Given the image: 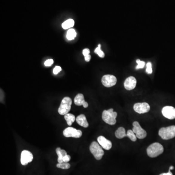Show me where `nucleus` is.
<instances>
[{
  "mask_svg": "<svg viewBox=\"0 0 175 175\" xmlns=\"http://www.w3.org/2000/svg\"><path fill=\"white\" fill-rule=\"evenodd\" d=\"M85 102V99L83 95L81 93H79L75 97L74 102L77 106H82L84 103Z\"/></svg>",
  "mask_w": 175,
  "mask_h": 175,
  "instance_id": "dca6fc26",
  "label": "nucleus"
},
{
  "mask_svg": "<svg viewBox=\"0 0 175 175\" xmlns=\"http://www.w3.org/2000/svg\"><path fill=\"white\" fill-rule=\"evenodd\" d=\"M56 153L58 156V162L59 163H62L63 162V158L65 156L67 155V152L65 150L61 149L60 148H56Z\"/></svg>",
  "mask_w": 175,
  "mask_h": 175,
  "instance_id": "2eb2a0df",
  "label": "nucleus"
},
{
  "mask_svg": "<svg viewBox=\"0 0 175 175\" xmlns=\"http://www.w3.org/2000/svg\"><path fill=\"white\" fill-rule=\"evenodd\" d=\"M61 71H62V68L60 66H56L53 70V73L55 75H57L59 72H60Z\"/></svg>",
  "mask_w": 175,
  "mask_h": 175,
  "instance_id": "bb28decb",
  "label": "nucleus"
},
{
  "mask_svg": "<svg viewBox=\"0 0 175 175\" xmlns=\"http://www.w3.org/2000/svg\"><path fill=\"white\" fill-rule=\"evenodd\" d=\"M115 135L118 139H122L127 137L125 129L123 127H120L118 128L117 130L115 131Z\"/></svg>",
  "mask_w": 175,
  "mask_h": 175,
  "instance_id": "f3484780",
  "label": "nucleus"
},
{
  "mask_svg": "<svg viewBox=\"0 0 175 175\" xmlns=\"http://www.w3.org/2000/svg\"><path fill=\"white\" fill-rule=\"evenodd\" d=\"M71 159V156L69 155H66L63 158V162H68Z\"/></svg>",
  "mask_w": 175,
  "mask_h": 175,
  "instance_id": "cd10ccee",
  "label": "nucleus"
},
{
  "mask_svg": "<svg viewBox=\"0 0 175 175\" xmlns=\"http://www.w3.org/2000/svg\"><path fill=\"white\" fill-rule=\"evenodd\" d=\"M90 150L97 160L101 159L104 155V151L102 149V146L96 142H93L90 144Z\"/></svg>",
  "mask_w": 175,
  "mask_h": 175,
  "instance_id": "20e7f679",
  "label": "nucleus"
},
{
  "mask_svg": "<svg viewBox=\"0 0 175 175\" xmlns=\"http://www.w3.org/2000/svg\"><path fill=\"white\" fill-rule=\"evenodd\" d=\"M137 81L133 76H130L127 78L125 81L124 87L127 90H132L136 87Z\"/></svg>",
  "mask_w": 175,
  "mask_h": 175,
  "instance_id": "ddd939ff",
  "label": "nucleus"
},
{
  "mask_svg": "<svg viewBox=\"0 0 175 175\" xmlns=\"http://www.w3.org/2000/svg\"><path fill=\"white\" fill-rule=\"evenodd\" d=\"M72 100L69 97H65L63 99L60 106L58 109L59 114L62 115H65L70 111Z\"/></svg>",
  "mask_w": 175,
  "mask_h": 175,
  "instance_id": "39448f33",
  "label": "nucleus"
},
{
  "mask_svg": "<svg viewBox=\"0 0 175 175\" xmlns=\"http://www.w3.org/2000/svg\"><path fill=\"white\" fill-rule=\"evenodd\" d=\"M159 175H173V174L171 172V169L169 168L168 172L166 173H162V174H161Z\"/></svg>",
  "mask_w": 175,
  "mask_h": 175,
  "instance_id": "c756f323",
  "label": "nucleus"
},
{
  "mask_svg": "<svg viewBox=\"0 0 175 175\" xmlns=\"http://www.w3.org/2000/svg\"><path fill=\"white\" fill-rule=\"evenodd\" d=\"M33 155L31 152L28 150H23L21 156V162L22 165H26L33 161Z\"/></svg>",
  "mask_w": 175,
  "mask_h": 175,
  "instance_id": "9d476101",
  "label": "nucleus"
},
{
  "mask_svg": "<svg viewBox=\"0 0 175 175\" xmlns=\"http://www.w3.org/2000/svg\"><path fill=\"white\" fill-rule=\"evenodd\" d=\"M146 72L148 74H151L152 73V69L151 63L150 62H148L146 64Z\"/></svg>",
  "mask_w": 175,
  "mask_h": 175,
  "instance_id": "393cba45",
  "label": "nucleus"
},
{
  "mask_svg": "<svg viewBox=\"0 0 175 175\" xmlns=\"http://www.w3.org/2000/svg\"><path fill=\"white\" fill-rule=\"evenodd\" d=\"M97 141L102 148L105 150H109L112 148V143L103 136H100L97 138Z\"/></svg>",
  "mask_w": 175,
  "mask_h": 175,
  "instance_id": "f8f14e48",
  "label": "nucleus"
},
{
  "mask_svg": "<svg viewBox=\"0 0 175 175\" xmlns=\"http://www.w3.org/2000/svg\"><path fill=\"white\" fill-rule=\"evenodd\" d=\"M63 134L65 137L79 138L81 137L82 132L80 130H77L72 127H68L64 129Z\"/></svg>",
  "mask_w": 175,
  "mask_h": 175,
  "instance_id": "423d86ee",
  "label": "nucleus"
},
{
  "mask_svg": "<svg viewBox=\"0 0 175 175\" xmlns=\"http://www.w3.org/2000/svg\"><path fill=\"white\" fill-rule=\"evenodd\" d=\"M76 121L78 124L85 128H87L89 127V123L88 122L86 117L84 114L79 115L76 118Z\"/></svg>",
  "mask_w": 175,
  "mask_h": 175,
  "instance_id": "4468645a",
  "label": "nucleus"
},
{
  "mask_svg": "<svg viewBox=\"0 0 175 175\" xmlns=\"http://www.w3.org/2000/svg\"><path fill=\"white\" fill-rule=\"evenodd\" d=\"M136 62L137 63L138 65L136 66V69H139L144 68L145 65V62H142L140 59H137L136 60Z\"/></svg>",
  "mask_w": 175,
  "mask_h": 175,
  "instance_id": "b1692460",
  "label": "nucleus"
},
{
  "mask_svg": "<svg viewBox=\"0 0 175 175\" xmlns=\"http://www.w3.org/2000/svg\"><path fill=\"white\" fill-rule=\"evenodd\" d=\"M117 113L113 111V108H110L108 110H105L102 113L103 120L110 125H114L116 123V118Z\"/></svg>",
  "mask_w": 175,
  "mask_h": 175,
  "instance_id": "f03ea898",
  "label": "nucleus"
},
{
  "mask_svg": "<svg viewBox=\"0 0 175 175\" xmlns=\"http://www.w3.org/2000/svg\"><path fill=\"white\" fill-rule=\"evenodd\" d=\"M82 106H83V107L84 108H87L88 107V106H89V104H88V103L87 102L85 101V102L84 103Z\"/></svg>",
  "mask_w": 175,
  "mask_h": 175,
  "instance_id": "2f4dec72",
  "label": "nucleus"
},
{
  "mask_svg": "<svg viewBox=\"0 0 175 175\" xmlns=\"http://www.w3.org/2000/svg\"><path fill=\"white\" fill-rule=\"evenodd\" d=\"M162 115L165 117L170 120L175 119V108L171 106H165L162 110Z\"/></svg>",
  "mask_w": 175,
  "mask_h": 175,
  "instance_id": "9b49d317",
  "label": "nucleus"
},
{
  "mask_svg": "<svg viewBox=\"0 0 175 175\" xmlns=\"http://www.w3.org/2000/svg\"><path fill=\"white\" fill-rule=\"evenodd\" d=\"M90 59H91V56H90V55H88L87 56H85V59L86 62H89L90 60Z\"/></svg>",
  "mask_w": 175,
  "mask_h": 175,
  "instance_id": "7c9ffc66",
  "label": "nucleus"
},
{
  "mask_svg": "<svg viewBox=\"0 0 175 175\" xmlns=\"http://www.w3.org/2000/svg\"><path fill=\"white\" fill-rule=\"evenodd\" d=\"M64 118L67 122V124L71 125L76 120L75 115L71 113H67L64 115Z\"/></svg>",
  "mask_w": 175,
  "mask_h": 175,
  "instance_id": "a211bd4d",
  "label": "nucleus"
},
{
  "mask_svg": "<svg viewBox=\"0 0 175 175\" xmlns=\"http://www.w3.org/2000/svg\"><path fill=\"white\" fill-rule=\"evenodd\" d=\"M159 135L162 139L169 140L175 137V125L162 128L159 131Z\"/></svg>",
  "mask_w": 175,
  "mask_h": 175,
  "instance_id": "7ed1b4c3",
  "label": "nucleus"
},
{
  "mask_svg": "<svg viewBox=\"0 0 175 175\" xmlns=\"http://www.w3.org/2000/svg\"><path fill=\"white\" fill-rule=\"evenodd\" d=\"M116 77L113 75H105L102 79V84L106 87H111L116 84Z\"/></svg>",
  "mask_w": 175,
  "mask_h": 175,
  "instance_id": "6e6552de",
  "label": "nucleus"
},
{
  "mask_svg": "<svg viewBox=\"0 0 175 175\" xmlns=\"http://www.w3.org/2000/svg\"><path fill=\"white\" fill-rule=\"evenodd\" d=\"M133 109L138 113L143 114L148 113L150 110V107L149 104L146 102L137 103L134 105Z\"/></svg>",
  "mask_w": 175,
  "mask_h": 175,
  "instance_id": "1a4fd4ad",
  "label": "nucleus"
},
{
  "mask_svg": "<svg viewBox=\"0 0 175 175\" xmlns=\"http://www.w3.org/2000/svg\"><path fill=\"white\" fill-rule=\"evenodd\" d=\"M127 137H128L133 142H136L137 140V137H136V135L134 133L133 131L132 130H128L127 131Z\"/></svg>",
  "mask_w": 175,
  "mask_h": 175,
  "instance_id": "412c9836",
  "label": "nucleus"
},
{
  "mask_svg": "<svg viewBox=\"0 0 175 175\" xmlns=\"http://www.w3.org/2000/svg\"><path fill=\"white\" fill-rule=\"evenodd\" d=\"M164 148L161 144L155 142L150 145L147 148V154L149 157L155 158L162 154L163 152Z\"/></svg>",
  "mask_w": 175,
  "mask_h": 175,
  "instance_id": "f257e3e1",
  "label": "nucleus"
},
{
  "mask_svg": "<svg viewBox=\"0 0 175 175\" xmlns=\"http://www.w3.org/2000/svg\"><path fill=\"white\" fill-rule=\"evenodd\" d=\"M54 63V60H53L52 59H48L46 60V62H45L44 65L48 67V66H51Z\"/></svg>",
  "mask_w": 175,
  "mask_h": 175,
  "instance_id": "a878e982",
  "label": "nucleus"
},
{
  "mask_svg": "<svg viewBox=\"0 0 175 175\" xmlns=\"http://www.w3.org/2000/svg\"><path fill=\"white\" fill-rule=\"evenodd\" d=\"M94 52L96 53L97 55L101 57V58H104L105 54L101 50V45H98V47H97L96 48V50L94 51Z\"/></svg>",
  "mask_w": 175,
  "mask_h": 175,
  "instance_id": "5701e85b",
  "label": "nucleus"
},
{
  "mask_svg": "<svg viewBox=\"0 0 175 175\" xmlns=\"http://www.w3.org/2000/svg\"><path fill=\"white\" fill-rule=\"evenodd\" d=\"M76 36V33L74 29H71L68 30L67 32V35H66L67 39L69 40L74 39Z\"/></svg>",
  "mask_w": 175,
  "mask_h": 175,
  "instance_id": "aec40b11",
  "label": "nucleus"
},
{
  "mask_svg": "<svg viewBox=\"0 0 175 175\" xmlns=\"http://www.w3.org/2000/svg\"><path fill=\"white\" fill-rule=\"evenodd\" d=\"M133 128H132V131L136 135V137L139 139H143L146 137L147 135L145 131L141 127L140 124L137 121L134 122L133 123Z\"/></svg>",
  "mask_w": 175,
  "mask_h": 175,
  "instance_id": "0eeeda50",
  "label": "nucleus"
},
{
  "mask_svg": "<svg viewBox=\"0 0 175 175\" xmlns=\"http://www.w3.org/2000/svg\"><path fill=\"white\" fill-rule=\"evenodd\" d=\"M75 22L73 19H68L62 24V27L64 29H67L72 27L74 25Z\"/></svg>",
  "mask_w": 175,
  "mask_h": 175,
  "instance_id": "6ab92c4d",
  "label": "nucleus"
},
{
  "mask_svg": "<svg viewBox=\"0 0 175 175\" xmlns=\"http://www.w3.org/2000/svg\"><path fill=\"white\" fill-rule=\"evenodd\" d=\"M90 53V51L89 50V49H85L83 50V55H84V56H86L88 55H89Z\"/></svg>",
  "mask_w": 175,
  "mask_h": 175,
  "instance_id": "c85d7f7f",
  "label": "nucleus"
},
{
  "mask_svg": "<svg viewBox=\"0 0 175 175\" xmlns=\"http://www.w3.org/2000/svg\"><path fill=\"white\" fill-rule=\"evenodd\" d=\"M56 167L62 169H68L71 167V165H70L68 162H63L57 164Z\"/></svg>",
  "mask_w": 175,
  "mask_h": 175,
  "instance_id": "4be33fe9",
  "label": "nucleus"
}]
</instances>
